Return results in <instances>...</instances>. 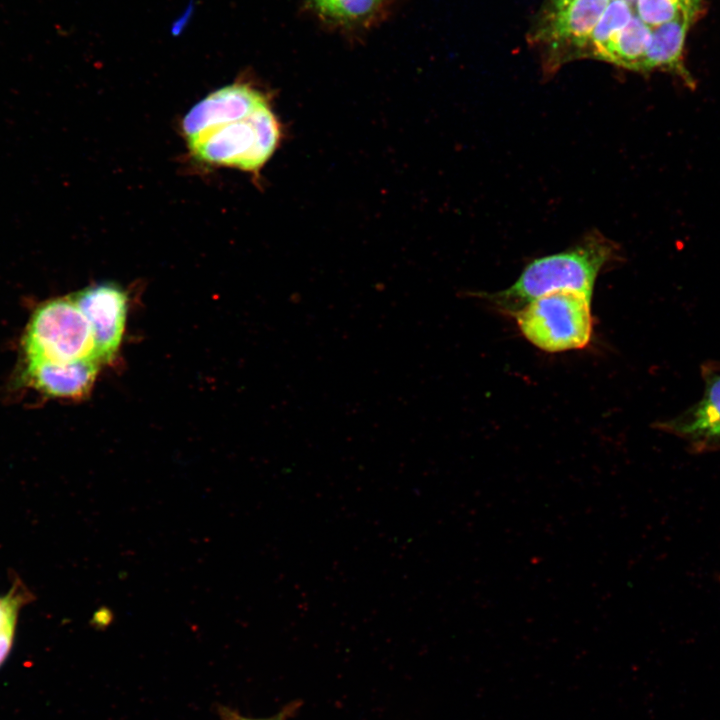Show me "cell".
I'll return each mask as SVG.
<instances>
[{"label": "cell", "instance_id": "8992f818", "mask_svg": "<svg viewBox=\"0 0 720 720\" xmlns=\"http://www.w3.org/2000/svg\"><path fill=\"white\" fill-rule=\"evenodd\" d=\"M703 377L702 398L678 416L656 424V428L677 436L696 453L720 450V373L705 368Z\"/></svg>", "mask_w": 720, "mask_h": 720}, {"label": "cell", "instance_id": "e0dca14e", "mask_svg": "<svg viewBox=\"0 0 720 720\" xmlns=\"http://www.w3.org/2000/svg\"><path fill=\"white\" fill-rule=\"evenodd\" d=\"M569 1L570 0H552V5H553L554 10L562 8Z\"/></svg>", "mask_w": 720, "mask_h": 720}, {"label": "cell", "instance_id": "5bb4252c", "mask_svg": "<svg viewBox=\"0 0 720 720\" xmlns=\"http://www.w3.org/2000/svg\"><path fill=\"white\" fill-rule=\"evenodd\" d=\"M637 17L650 28L670 22L686 9L680 0H636Z\"/></svg>", "mask_w": 720, "mask_h": 720}, {"label": "cell", "instance_id": "52a82bcc", "mask_svg": "<svg viewBox=\"0 0 720 720\" xmlns=\"http://www.w3.org/2000/svg\"><path fill=\"white\" fill-rule=\"evenodd\" d=\"M99 364L95 359L27 362L25 378L32 387L48 396L78 399L90 391Z\"/></svg>", "mask_w": 720, "mask_h": 720}, {"label": "cell", "instance_id": "7a4b0ae2", "mask_svg": "<svg viewBox=\"0 0 720 720\" xmlns=\"http://www.w3.org/2000/svg\"><path fill=\"white\" fill-rule=\"evenodd\" d=\"M617 256L614 243L599 233L589 234L573 247L534 259L510 287L481 294V298L510 314L557 290H574L592 298L599 273Z\"/></svg>", "mask_w": 720, "mask_h": 720}, {"label": "cell", "instance_id": "5b68a950", "mask_svg": "<svg viewBox=\"0 0 720 720\" xmlns=\"http://www.w3.org/2000/svg\"><path fill=\"white\" fill-rule=\"evenodd\" d=\"M73 300L91 327L99 362L112 360L120 346L127 314V296L113 284H99L77 293Z\"/></svg>", "mask_w": 720, "mask_h": 720}, {"label": "cell", "instance_id": "4fadbf2b", "mask_svg": "<svg viewBox=\"0 0 720 720\" xmlns=\"http://www.w3.org/2000/svg\"><path fill=\"white\" fill-rule=\"evenodd\" d=\"M633 14L626 0H612L596 24L589 44L592 54L599 57L610 40L632 19Z\"/></svg>", "mask_w": 720, "mask_h": 720}, {"label": "cell", "instance_id": "8fae6325", "mask_svg": "<svg viewBox=\"0 0 720 720\" xmlns=\"http://www.w3.org/2000/svg\"><path fill=\"white\" fill-rule=\"evenodd\" d=\"M651 28L637 16L620 30L599 55V59L640 71L649 40Z\"/></svg>", "mask_w": 720, "mask_h": 720}, {"label": "cell", "instance_id": "7c38bea8", "mask_svg": "<svg viewBox=\"0 0 720 720\" xmlns=\"http://www.w3.org/2000/svg\"><path fill=\"white\" fill-rule=\"evenodd\" d=\"M31 599L32 594L18 579L6 594L0 596V665L12 647L19 611Z\"/></svg>", "mask_w": 720, "mask_h": 720}, {"label": "cell", "instance_id": "9c48e42d", "mask_svg": "<svg viewBox=\"0 0 720 720\" xmlns=\"http://www.w3.org/2000/svg\"><path fill=\"white\" fill-rule=\"evenodd\" d=\"M609 0H570L554 10L544 34L556 45L585 48Z\"/></svg>", "mask_w": 720, "mask_h": 720}, {"label": "cell", "instance_id": "6da1fadb", "mask_svg": "<svg viewBox=\"0 0 720 720\" xmlns=\"http://www.w3.org/2000/svg\"><path fill=\"white\" fill-rule=\"evenodd\" d=\"M182 130L201 162L258 172L277 149L280 123L266 96L247 83L220 88L184 117Z\"/></svg>", "mask_w": 720, "mask_h": 720}, {"label": "cell", "instance_id": "9a60e30c", "mask_svg": "<svg viewBox=\"0 0 720 720\" xmlns=\"http://www.w3.org/2000/svg\"><path fill=\"white\" fill-rule=\"evenodd\" d=\"M300 704L298 702L289 703L281 711L276 713L273 716L267 717V718H251L246 717L237 711L227 708V707H220L219 709V717L220 720H288L299 708Z\"/></svg>", "mask_w": 720, "mask_h": 720}, {"label": "cell", "instance_id": "3957f363", "mask_svg": "<svg viewBox=\"0 0 720 720\" xmlns=\"http://www.w3.org/2000/svg\"><path fill=\"white\" fill-rule=\"evenodd\" d=\"M591 299L578 291L557 290L535 298L511 315L522 335L545 352L582 349L593 332Z\"/></svg>", "mask_w": 720, "mask_h": 720}, {"label": "cell", "instance_id": "277c9868", "mask_svg": "<svg viewBox=\"0 0 720 720\" xmlns=\"http://www.w3.org/2000/svg\"><path fill=\"white\" fill-rule=\"evenodd\" d=\"M23 347L27 362L99 361L89 322L73 298L39 306L25 331Z\"/></svg>", "mask_w": 720, "mask_h": 720}, {"label": "cell", "instance_id": "ba28073f", "mask_svg": "<svg viewBox=\"0 0 720 720\" xmlns=\"http://www.w3.org/2000/svg\"><path fill=\"white\" fill-rule=\"evenodd\" d=\"M694 16L682 12L674 20L651 28V37L640 66L641 72L663 69L679 75L688 86H694L682 60L686 33Z\"/></svg>", "mask_w": 720, "mask_h": 720}, {"label": "cell", "instance_id": "2e32d148", "mask_svg": "<svg viewBox=\"0 0 720 720\" xmlns=\"http://www.w3.org/2000/svg\"><path fill=\"white\" fill-rule=\"evenodd\" d=\"M683 6L689 11L696 14L700 0H680Z\"/></svg>", "mask_w": 720, "mask_h": 720}, {"label": "cell", "instance_id": "30bf717a", "mask_svg": "<svg viewBox=\"0 0 720 720\" xmlns=\"http://www.w3.org/2000/svg\"><path fill=\"white\" fill-rule=\"evenodd\" d=\"M326 22L342 28H368L376 24L386 9V0H310Z\"/></svg>", "mask_w": 720, "mask_h": 720}]
</instances>
